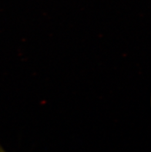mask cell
<instances>
[{
    "label": "cell",
    "mask_w": 151,
    "mask_h": 152,
    "mask_svg": "<svg viewBox=\"0 0 151 152\" xmlns=\"http://www.w3.org/2000/svg\"><path fill=\"white\" fill-rule=\"evenodd\" d=\"M0 152H7L5 149L3 148V147L2 146V145L0 144Z\"/></svg>",
    "instance_id": "cell-1"
}]
</instances>
